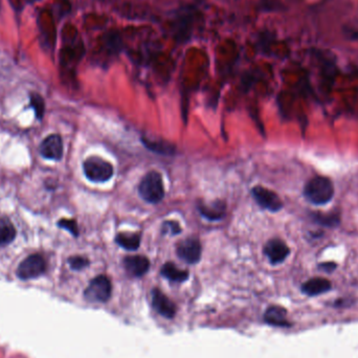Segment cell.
I'll return each instance as SVG.
<instances>
[{"label":"cell","instance_id":"3","mask_svg":"<svg viewBox=\"0 0 358 358\" xmlns=\"http://www.w3.org/2000/svg\"><path fill=\"white\" fill-rule=\"evenodd\" d=\"M83 171L88 180L98 183L108 181L114 174L113 165L99 156H90L85 159Z\"/></svg>","mask_w":358,"mask_h":358},{"label":"cell","instance_id":"5","mask_svg":"<svg viewBox=\"0 0 358 358\" xmlns=\"http://www.w3.org/2000/svg\"><path fill=\"white\" fill-rule=\"evenodd\" d=\"M46 270V262L38 254L31 255L19 264L16 275L20 280H32L42 276Z\"/></svg>","mask_w":358,"mask_h":358},{"label":"cell","instance_id":"9","mask_svg":"<svg viewBox=\"0 0 358 358\" xmlns=\"http://www.w3.org/2000/svg\"><path fill=\"white\" fill-rule=\"evenodd\" d=\"M40 154L52 160H60L63 156V141L60 135L52 134L43 139L40 145Z\"/></svg>","mask_w":358,"mask_h":358},{"label":"cell","instance_id":"22","mask_svg":"<svg viewBox=\"0 0 358 358\" xmlns=\"http://www.w3.org/2000/svg\"><path fill=\"white\" fill-rule=\"evenodd\" d=\"M89 263H90L89 260L85 257H82V256H74V257H70L68 259V264H69L70 268L73 270H76V271H80V270H83L84 268L88 267Z\"/></svg>","mask_w":358,"mask_h":358},{"label":"cell","instance_id":"20","mask_svg":"<svg viewBox=\"0 0 358 358\" xmlns=\"http://www.w3.org/2000/svg\"><path fill=\"white\" fill-rule=\"evenodd\" d=\"M31 106L34 109L37 118L42 119L44 115V110H45V105H44V100L42 97L38 93H32L31 94Z\"/></svg>","mask_w":358,"mask_h":358},{"label":"cell","instance_id":"25","mask_svg":"<svg viewBox=\"0 0 358 358\" xmlns=\"http://www.w3.org/2000/svg\"><path fill=\"white\" fill-rule=\"evenodd\" d=\"M319 268L322 269V270H324V271L331 272V271H333L334 269L336 268V264L334 263V262H324V263L320 264Z\"/></svg>","mask_w":358,"mask_h":358},{"label":"cell","instance_id":"4","mask_svg":"<svg viewBox=\"0 0 358 358\" xmlns=\"http://www.w3.org/2000/svg\"><path fill=\"white\" fill-rule=\"evenodd\" d=\"M112 292V285L108 277L100 275L93 278L84 291V298L88 302L105 303Z\"/></svg>","mask_w":358,"mask_h":358},{"label":"cell","instance_id":"14","mask_svg":"<svg viewBox=\"0 0 358 358\" xmlns=\"http://www.w3.org/2000/svg\"><path fill=\"white\" fill-rule=\"evenodd\" d=\"M264 320L267 324L277 327H290V323L287 320V311L281 306H270L267 308L264 314Z\"/></svg>","mask_w":358,"mask_h":358},{"label":"cell","instance_id":"13","mask_svg":"<svg viewBox=\"0 0 358 358\" xmlns=\"http://www.w3.org/2000/svg\"><path fill=\"white\" fill-rule=\"evenodd\" d=\"M332 287L331 282L325 278H313L302 285V291L309 296L315 297L328 292Z\"/></svg>","mask_w":358,"mask_h":358},{"label":"cell","instance_id":"19","mask_svg":"<svg viewBox=\"0 0 358 358\" xmlns=\"http://www.w3.org/2000/svg\"><path fill=\"white\" fill-rule=\"evenodd\" d=\"M312 219L318 224L326 227H335L340 224V217L335 214H322L319 212L312 215Z\"/></svg>","mask_w":358,"mask_h":358},{"label":"cell","instance_id":"10","mask_svg":"<svg viewBox=\"0 0 358 358\" xmlns=\"http://www.w3.org/2000/svg\"><path fill=\"white\" fill-rule=\"evenodd\" d=\"M152 305L160 315L166 319H173L176 314L175 304L157 288L152 290Z\"/></svg>","mask_w":358,"mask_h":358},{"label":"cell","instance_id":"18","mask_svg":"<svg viewBox=\"0 0 358 358\" xmlns=\"http://www.w3.org/2000/svg\"><path fill=\"white\" fill-rule=\"evenodd\" d=\"M16 237V229L8 218H0V246L13 242Z\"/></svg>","mask_w":358,"mask_h":358},{"label":"cell","instance_id":"16","mask_svg":"<svg viewBox=\"0 0 358 358\" xmlns=\"http://www.w3.org/2000/svg\"><path fill=\"white\" fill-rule=\"evenodd\" d=\"M160 273L165 279L175 283H182L188 279V271L184 269H179L173 262H166L161 267Z\"/></svg>","mask_w":358,"mask_h":358},{"label":"cell","instance_id":"26","mask_svg":"<svg viewBox=\"0 0 358 358\" xmlns=\"http://www.w3.org/2000/svg\"><path fill=\"white\" fill-rule=\"evenodd\" d=\"M102 2H109V0H102Z\"/></svg>","mask_w":358,"mask_h":358},{"label":"cell","instance_id":"12","mask_svg":"<svg viewBox=\"0 0 358 358\" xmlns=\"http://www.w3.org/2000/svg\"><path fill=\"white\" fill-rule=\"evenodd\" d=\"M225 203L218 200L210 203L201 202L198 204V210L200 212L201 216L209 221H218L221 220L225 215Z\"/></svg>","mask_w":358,"mask_h":358},{"label":"cell","instance_id":"6","mask_svg":"<svg viewBox=\"0 0 358 358\" xmlns=\"http://www.w3.org/2000/svg\"><path fill=\"white\" fill-rule=\"evenodd\" d=\"M202 246L197 237H187L176 245V254L187 264H196L200 261Z\"/></svg>","mask_w":358,"mask_h":358},{"label":"cell","instance_id":"7","mask_svg":"<svg viewBox=\"0 0 358 358\" xmlns=\"http://www.w3.org/2000/svg\"><path fill=\"white\" fill-rule=\"evenodd\" d=\"M251 196L255 199V201L259 204V206L269 212L276 213L282 209L283 207V202L281 198L278 196V194H276L273 191L265 186H254L251 189Z\"/></svg>","mask_w":358,"mask_h":358},{"label":"cell","instance_id":"2","mask_svg":"<svg viewBox=\"0 0 358 358\" xmlns=\"http://www.w3.org/2000/svg\"><path fill=\"white\" fill-rule=\"evenodd\" d=\"M139 196L151 204L160 202L164 197L162 176L157 171L148 172L139 182Z\"/></svg>","mask_w":358,"mask_h":358},{"label":"cell","instance_id":"8","mask_svg":"<svg viewBox=\"0 0 358 358\" xmlns=\"http://www.w3.org/2000/svg\"><path fill=\"white\" fill-rule=\"evenodd\" d=\"M263 252L268 258L270 264L277 265L287 259L290 249L281 239H271L265 244Z\"/></svg>","mask_w":358,"mask_h":358},{"label":"cell","instance_id":"21","mask_svg":"<svg viewBox=\"0 0 358 358\" xmlns=\"http://www.w3.org/2000/svg\"><path fill=\"white\" fill-rule=\"evenodd\" d=\"M180 233L181 226L175 220H165L161 225V234L164 236H176Z\"/></svg>","mask_w":358,"mask_h":358},{"label":"cell","instance_id":"17","mask_svg":"<svg viewBox=\"0 0 358 358\" xmlns=\"http://www.w3.org/2000/svg\"><path fill=\"white\" fill-rule=\"evenodd\" d=\"M141 140L144 142L145 147L154 153L160 155H174V153L176 152V148L174 147V145L165 140H154L145 137H142Z\"/></svg>","mask_w":358,"mask_h":358},{"label":"cell","instance_id":"15","mask_svg":"<svg viewBox=\"0 0 358 358\" xmlns=\"http://www.w3.org/2000/svg\"><path fill=\"white\" fill-rule=\"evenodd\" d=\"M140 234L137 233H119L115 237V243L126 250H136L140 245Z\"/></svg>","mask_w":358,"mask_h":358},{"label":"cell","instance_id":"1","mask_svg":"<svg viewBox=\"0 0 358 358\" xmlns=\"http://www.w3.org/2000/svg\"><path fill=\"white\" fill-rule=\"evenodd\" d=\"M305 198L315 205H324L330 202L334 196L332 181L324 176H315L310 179L304 187Z\"/></svg>","mask_w":358,"mask_h":358},{"label":"cell","instance_id":"24","mask_svg":"<svg viewBox=\"0 0 358 358\" xmlns=\"http://www.w3.org/2000/svg\"><path fill=\"white\" fill-rule=\"evenodd\" d=\"M280 5H277L273 0H262L260 8L263 11H275Z\"/></svg>","mask_w":358,"mask_h":358},{"label":"cell","instance_id":"11","mask_svg":"<svg viewBox=\"0 0 358 358\" xmlns=\"http://www.w3.org/2000/svg\"><path fill=\"white\" fill-rule=\"evenodd\" d=\"M124 267L126 271L135 278H140L146 275L150 268V261L147 257L137 255L128 256L124 259Z\"/></svg>","mask_w":358,"mask_h":358},{"label":"cell","instance_id":"23","mask_svg":"<svg viewBox=\"0 0 358 358\" xmlns=\"http://www.w3.org/2000/svg\"><path fill=\"white\" fill-rule=\"evenodd\" d=\"M58 226L61 227V228L66 229V230H68L74 237H78V236H79L78 223H77V221L74 220V219H61V220L58 222Z\"/></svg>","mask_w":358,"mask_h":358}]
</instances>
